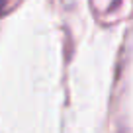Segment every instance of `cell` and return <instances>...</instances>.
Returning a JSON list of instances; mask_svg holds the SVG:
<instances>
[{
	"label": "cell",
	"instance_id": "obj_1",
	"mask_svg": "<svg viewBox=\"0 0 133 133\" xmlns=\"http://www.w3.org/2000/svg\"><path fill=\"white\" fill-rule=\"evenodd\" d=\"M2 2H4V0H0V8H2Z\"/></svg>",
	"mask_w": 133,
	"mask_h": 133
}]
</instances>
